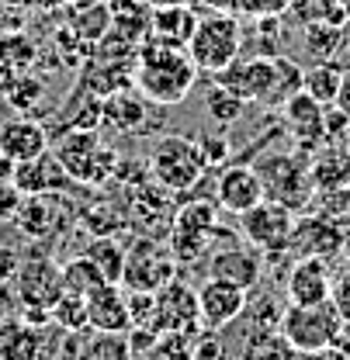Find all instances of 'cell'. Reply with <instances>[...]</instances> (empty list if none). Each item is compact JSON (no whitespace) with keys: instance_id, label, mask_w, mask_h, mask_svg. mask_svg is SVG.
Listing matches in <instances>:
<instances>
[{"instance_id":"11a10c76","label":"cell","mask_w":350,"mask_h":360,"mask_svg":"<svg viewBox=\"0 0 350 360\" xmlns=\"http://www.w3.org/2000/svg\"><path fill=\"white\" fill-rule=\"evenodd\" d=\"M347 326H350V322H347Z\"/></svg>"},{"instance_id":"74e56055","label":"cell","mask_w":350,"mask_h":360,"mask_svg":"<svg viewBox=\"0 0 350 360\" xmlns=\"http://www.w3.org/2000/svg\"><path fill=\"white\" fill-rule=\"evenodd\" d=\"M302 80H306V70L295 59L277 56V80H274V94H270V104L267 108H281L288 97H295L302 90Z\"/></svg>"},{"instance_id":"d4e9b609","label":"cell","mask_w":350,"mask_h":360,"mask_svg":"<svg viewBox=\"0 0 350 360\" xmlns=\"http://www.w3.org/2000/svg\"><path fill=\"white\" fill-rule=\"evenodd\" d=\"M108 14H111V28L118 35H125L139 45L142 39H149V18H153V7L146 0H111L108 4Z\"/></svg>"},{"instance_id":"4316f807","label":"cell","mask_w":350,"mask_h":360,"mask_svg":"<svg viewBox=\"0 0 350 360\" xmlns=\"http://www.w3.org/2000/svg\"><path fill=\"white\" fill-rule=\"evenodd\" d=\"M288 18L295 25H347L350 14L344 11V0H292Z\"/></svg>"},{"instance_id":"f35d334b","label":"cell","mask_w":350,"mask_h":360,"mask_svg":"<svg viewBox=\"0 0 350 360\" xmlns=\"http://www.w3.org/2000/svg\"><path fill=\"white\" fill-rule=\"evenodd\" d=\"M205 111L219 122V125H232V122H239L243 118V111H246V101H239L236 94H229L225 87H215L205 94Z\"/></svg>"},{"instance_id":"7dc6e473","label":"cell","mask_w":350,"mask_h":360,"mask_svg":"<svg viewBox=\"0 0 350 360\" xmlns=\"http://www.w3.org/2000/svg\"><path fill=\"white\" fill-rule=\"evenodd\" d=\"M344 115L350 118V73H344V84H340V94H337V101H333Z\"/></svg>"},{"instance_id":"d6a6232c","label":"cell","mask_w":350,"mask_h":360,"mask_svg":"<svg viewBox=\"0 0 350 360\" xmlns=\"http://www.w3.org/2000/svg\"><path fill=\"white\" fill-rule=\"evenodd\" d=\"M101 284H108V277H104V274L97 270V264L87 260L84 253L63 264V288H66V291H73V295H84V298H87L90 291H97Z\"/></svg>"},{"instance_id":"484cf974","label":"cell","mask_w":350,"mask_h":360,"mask_svg":"<svg viewBox=\"0 0 350 360\" xmlns=\"http://www.w3.org/2000/svg\"><path fill=\"white\" fill-rule=\"evenodd\" d=\"M239 360H302V354L281 336V329H254L239 350Z\"/></svg>"},{"instance_id":"e0dca14e","label":"cell","mask_w":350,"mask_h":360,"mask_svg":"<svg viewBox=\"0 0 350 360\" xmlns=\"http://www.w3.org/2000/svg\"><path fill=\"white\" fill-rule=\"evenodd\" d=\"M11 184L25 198H32V194H63L66 187H73V180L63 170V163L56 160L52 149L42 153V156H35V160H28V163H14Z\"/></svg>"},{"instance_id":"f1b7e54d","label":"cell","mask_w":350,"mask_h":360,"mask_svg":"<svg viewBox=\"0 0 350 360\" xmlns=\"http://www.w3.org/2000/svg\"><path fill=\"white\" fill-rule=\"evenodd\" d=\"M104 125H111L115 132H135L142 122H146V108L142 101L125 94H115V97H104V115H101Z\"/></svg>"},{"instance_id":"83f0119b","label":"cell","mask_w":350,"mask_h":360,"mask_svg":"<svg viewBox=\"0 0 350 360\" xmlns=\"http://www.w3.org/2000/svg\"><path fill=\"white\" fill-rule=\"evenodd\" d=\"M84 257L94 260L97 270H101L108 281L122 284V270H125V246L118 243V236H90Z\"/></svg>"},{"instance_id":"52a82bcc","label":"cell","mask_w":350,"mask_h":360,"mask_svg":"<svg viewBox=\"0 0 350 360\" xmlns=\"http://www.w3.org/2000/svg\"><path fill=\"white\" fill-rule=\"evenodd\" d=\"M177 277V260L170 253V243L160 236H139L132 246H125V270L122 284L129 291H160Z\"/></svg>"},{"instance_id":"ac0fdd59","label":"cell","mask_w":350,"mask_h":360,"mask_svg":"<svg viewBox=\"0 0 350 360\" xmlns=\"http://www.w3.org/2000/svg\"><path fill=\"white\" fill-rule=\"evenodd\" d=\"M87 319L94 333H132V315H129V295L108 281L97 291L87 295Z\"/></svg>"},{"instance_id":"681fc988","label":"cell","mask_w":350,"mask_h":360,"mask_svg":"<svg viewBox=\"0 0 350 360\" xmlns=\"http://www.w3.org/2000/svg\"><path fill=\"white\" fill-rule=\"evenodd\" d=\"M11 170H14V163L4 160V153H0V180H11Z\"/></svg>"},{"instance_id":"d6986e66","label":"cell","mask_w":350,"mask_h":360,"mask_svg":"<svg viewBox=\"0 0 350 360\" xmlns=\"http://www.w3.org/2000/svg\"><path fill=\"white\" fill-rule=\"evenodd\" d=\"M0 153L11 163H28L49 153V132L32 118H7L0 125Z\"/></svg>"},{"instance_id":"ba28073f","label":"cell","mask_w":350,"mask_h":360,"mask_svg":"<svg viewBox=\"0 0 350 360\" xmlns=\"http://www.w3.org/2000/svg\"><path fill=\"white\" fill-rule=\"evenodd\" d=\"M274 80H277V56H236L222 73H215V84L246 104H270Z\"/></svg>"},{"instance_id":"c3c4849f","label":"cell","mask_w":350,"mask_h":360,"mask_svg":"<svg viewBox=\"0 0 350 360\" xmlns=\"http://www.w3.org/2000/svg\"><path fill=\"white\" fill-rule=\"evenodd\" d=\"M198 4L201 11H232V0H191Z\"/></svg>"},{"instance_id":"d590c367","label":"cell","mask_w":350,"mask_h":360,"mask_svg":"<svg viewBox=\"0 0 350 360\" xmlns=\"http://www.w3.org/2000/svg\"><path fill=\"white\" fill-rule=\"evenodd\" d=\"M80 343H84V333H70V329H59V326H45L42 350H39L35 360H77Z\"/></svg>"},{"instance_id":"277c9868","label":"cell","mask_w":350,"mask_h":360,"mask_svg":"<svg viewBox=\"0 0 350 360\" xmlns=\"http://www.w3.org/2000/svg\"><path fill=\"white\" fill-rule=\"evenodd\" d=\"M56 160L63 163V170L70 174L73 184H84V187H101L108 184L115 167H118V153L101 142V135L94 129H73L56 142Z\"/></svg>"},{"instance_id":"7a4b0ae2","label":"cell","mask_w":350,"mask_h":360,"mask_svg":"<svg viewBox=\"0 0 350 360\" xmlns=\"http://www.w3.org/2000/svg\"><path fill=\"white\" fill-rule=\"evenodd\" d=\"M146 167H149V180L160 184L170 194L194 191L208 174V163H205V153H201L198 139H187V135L177 132L160 135L153 142Z\"/></svg>"},{"instance_id":"5b68a950","label":"cell","mask_w":350,"mask_h":360,"mask_svg":"<svg viewBox=\"0 0 350 360\" xmlns=\"http://www.w3.org/2000/svg\"><path fill=\"white\" fill-rule=\"evenodd\" d=\"M215 239H219V205L215 201L194 198V201L180 205L174 212L167 243H170L177 267L180 264H198L212 250Z\"/></svg>"},{"instance_id":"603a6c76","label":"cell","mask_w":350,"mask_h":360,"mask_svg":"<svg viewBox=\"0 0 350 360\" xmlns=\"http://www.w3.org/2000/svg\"><path fill=\"white\" fill-rule=\"evenodd\" d=\"M194 25H198L194 4H167V7H153V18H149V39L187 49L191 35H194Z\"/></svg>"},{"instance_id":"7402d4cb","label":"cell","mask_w":350,"mask_h":360,"mask_svg":"<svg viewBox=\"0 0 350 360\" xmlns=\"http://www.w3.org/2000/svg\"><path fill=\"white\" fill-rule=\"evenodd\" d=\"M340 246H344V232L330 219H302V222H295L292 243H288V250H295L299 257H319V260L340 253Z\"/></svg>"},{"instance_id":"8992f818","label":"cell","mask_w":350,"mask_h":360,"mask_svg":"<svg viewBox=\"0 0 350 360\" xmlns=\"http://www.w3.org/2000/svg\"><path fill=\"white\" fill-rule=\"evenodd\" d=\"M344 326H347V322H344L340 309L333 305V298L323 302V305H288V309L281 312V322H277L281 336H285L299 354H312V350L333 347V343L340 340Z\"/></svg>"},{"instance_id":"60d3db41","label":"cell","mask_w":350,"mask_h":360,"mask_svg":"<svg viewBox=\"0 0 350 360\" xmlns=\"http://www.w3.org/2000/svg\"><path fill=\"white\" fill-rule=\"evenodd\" d=\"M39 97H42V84H39V80H14V87L7 90V101H11L18 111L32 108Z\"/></svg>"},{"instance_id":"9a60e30c","label":"cell","mask_w":350,"mask_h":360,"mask_svg":"<svg viewBox=\"0 0 350 360\" xmlns=\"http://www.w3.org/2000/svg\"><path fill=\"white\" fill-rule=\"evenodd\" d=\"M156 326L160 333H194L201 326L198 291L184 281H170L156 291Z\"/></svg>"},{"instance_id":"e575fe53","label":"cell","mask_w":350,"mask_h":360,"mask_svg":"<svg viewBox=\"0 0 350 360\" xmlns=\"http://www.w3.org/2000/svg\"><path fill=\"white\" fill-rule=\"evenodd\" d=\"M52 326L70 329V333H87L90 329L87 298H84V295H73V291H63L59 302L52 305Z\"/></svg>"},{"instance_id":"4dcf8cb0","label":"cell","mask_w":350,"mask_h":360,"mask_svg":"<svg viewBox=\"0 0 350 360\" xmlns=\"http://www.w3.org/2000/svg\"><path fill=\"white\" fill-rule=\"evenodd\" d=\"M344 45H347V25H308L306 28V49L308 56H315V63H333Z\"/></svg>"},{"instance_id":"f546056e","label":"cell","mask_w":350,"mask_h":360,"mask_svg":"<svg viewBox=\"0 0 350 360\" xmlns=\"http://www.w3.org/2000/svg\"><path fill=\"white\" fill-rule=\"evenodd\" d=\"M77 360H135V350L125 333H94L80 343Z\"/></svg>"},{"instance_id":"cb8c5ba5","label":"cell","mask_w":350,"mask_h":360,"mask_svg":"<svg viewBox=\"0 0 350 360\" xmlns=\"http://www.w3.org/2000/svg\"><path fill=\"white\" fill-rule=\"evenodd\" d=\"M45 329L25 322L21 315H4L0 319V357L7 360H35L42 350Z\"/></svg>"},{"instance_id":"836d02e7","label":"cell","mask_w":350,"mask_h":360,"mask_svg":"<svg viewBox=\"0 0 350 360\" xmlns=\"http://www.w3.org/2000/svg\"><path fill=\"white\" fill-rule=\"evenodd\" d=\"M80 225H87L90 236H115L118 229H125L129 219H125V212L122 208H115L111 201H94L87 208H80Z\"/></svg>"},{"instance_id":"1f68e13d","label":"cell","mask_w":350,"mask_h":360,"mask_svg":"<svg viewBox=\"0 0 350 360\" xmlns=\"http://www.w3.org/2000/svg\"><path fill=\"white\" fill-rule=\"evenodd\" d=\"M340 84H344V70L337 63H315L306 70V80H302V90L308 97H315L319 104H333L337 94H340Z\"/></svg>"},{"instance_id":"44dd1931","label":"cell","mask_w":350,"mask_h":360,"mask_svg":"<svg viewBox=\"0 0 350 360\" xmlns=\"http://www.w3.org/2000/svg\"><path fill=\"white\" fill-rule=\"evenodd\" d=\"M70 219V208L59 194H32L21 201V212L14 222L21 225L32 239H49L59 225Z\"/></svg>"},{"instance_id":"9c48e42d","label":"cell","mask_w":350,"mask_h":360,"mask_svg":"<svg viewBox=\"0 0 350 360\" xmlns=\"http://www.w3.org/2000/svg\"><path fill=\"white\" fill-rule=\"evenodd\" d=\"M261 180H263V194L285 208H302L312 194V170L299 156H288V153H274L261 163Z\"/></svg>"},{"instance_id":"8d00e7d4","label":"cell","mask_w":350,"mask_h":360,"mask_svg":"<svg viewBox=\"0 0 350 360\" xmlns=\"http://www.w3.org/2000/svg\"><path fill=\"white\" fill-rule=\"evenodd\" d=\"M149 360H194V333H160L146 350Z\"/></svg>"},{"instance_id":"f6af8a7d","label":"cell","mask_w":350,"mask_h":360,"mask_svg":"<svg viewBox=\"0 0 350 360\" xmlns=\"http://www.w3.org/2000/svg\"><path fill=\"white\" fill-rule=\"evenodd\" d=\"M21 253L14 250V246H4L0 243V284H14V277H18V270H21Z\"/></svg>"},{"instance_id":"7c38bea8","label":"cell","mask_w":350,"mask_h":360,"mask_svg":"<svg viewBox=\"0 0 350 360\" xmlns=\"http://www.w3.org/2000/svg\"><path fill=\"white\" fill-rule=\"evenodd\" d=\"M246 305H250V291H243L229 281L205 277L201 288H198V315H201V326L208 333H219L225 326H232L246 312Z\"/></svg>"},{"instance_id":"f5cc1de1","label":"cell","mask_w":350,"mask_h":360,"mask_svg":"<svg viewBox=\"0 0 350 360\" xmlns=\"http://www.w3.org/2000/svg\"><path fill=\"white\" fill-rule=\"evenodd\" d=\"M347 146H350V129H347Z\"/></svg>"},{"instance_id":"3957f363","label":"cell","mask_w":350,"mask_h":360,"mask_svg":"<svg viewBox=\"0 0 350 360\" xmlns=\"http://www.w3.org/2000/svg\"><path fill=\"white\" fill-rule=\"evenodd\" d=\"M239 49H243V25L232 11H205L187 42L198 73H208V77L222 73L239 56Z\"/></svg>"},{"instance_id":"4fadbf2b","label":"cell","mask_w":350,"mask_h":360,"mask_svg":"<svg viewBox=\"0 0 350 360\" xmlns=\"http://www.w3.org/2000/svg\"><path fill=\"white\" fill-rule=\"evenodd\" d=\"M208 277H219V281H229L243 291L257 288L263 277V253L257 246H250L246 239H236L222 250H212L208 257Z\"/></svg>"},{"instance_id":"816d5d0a","label":"cell","mask_w":350,"mask_h":360,"mask_svg":"<svg viewBox=\"0 0 350 360\" xmlns=\"http://www.w3.org/2000/svg\"><path fill=\"white\" fill-rule=\"evenodd\" d=\"M70 4H84V0H70Z\"/></svg>"},{"instance_id":"b9f144b4","label":"cell","mask_w":350,"mask_h":360,"mask_svg":"<svg viewBox=\"0 0 350 360\" xmlns=\"http://www.w3.org/2000/svg\"><path fill=\"white\" fill-rule=\"evenodd\" d=\"M198 146H201L208 167H225V160H229V142H225V135H198Z\"/></svg>"},{"instance_id":"ee69618b","label":"cell","mask_w":350,"mask_h":360,"mask_svg":"<svg viewBox=\"0 0 350 360\" xmlns=\"http://www.w3.org/2000/svg\"><path fill=\"white\" fill-rule=\"evenodd\" d=\"M194 360H229L225 347H222L219 333H205V336H194Z\"/></svg>"},{"instance_id":"db71d44e","label":"cell","mask_w":350,"mask_h":360,"mask_svg":"<svg viewBox=\"0 0 350 360\" xmlns=\"http://www.w3.org/2000/svg\"><path fill=\"white\" fill-rule=\"evenodd\" d=\"M0 360H7V357H0Z\"/></svg>"},{"instance_id":"6da1fadb","label":"cell","mask_w":350,"mask_h":360,"mask_svg":"<svg viewBox=\"0 0 350 360\" xmlns=\"http://www.w3.org/2000/svg\"><path fill=\"white\" fill-rule=\"evenodd\" d=\"M198 80V66L191 59L187 49L167 45L156 39H142L139 56H135V90L156 104V108H174L180 101H187V94L194 90Z\"/></svg>"},{"instance_id":"ab89813d","label":"cell","mask_w":350,"mask_h":360,"mask_svg":"<svg viewBox=\"0 0 350 360\" xmlns=\"http://www.w3.org/2000/svg\"><path fill=\"white\" fill-rule=\"evenodd\" d=\"M32 59H35V45L28 42V35H7V39H0V66L18 70V66H28Z\"/></svg>"},{"instance_id":"8fae6325","label":"cell","mask_w":350,"mask_h":360,"mask_svg":"<svg viewBox=\"0 0 350 360\" xmlns=\"http://www.w3.org/2000/svg\"><path fill=\"white\" fill-rule=\"evenodd\" d=\"M63 264H56L52 257L45 253H28L21 260V270L14 277V298L25 305V309H49L59 302L63 295Z\"/></svg>"},{"instance_id":"f907efd6","label":"cell","mask_w":350,"mask_h":360,"mask_svg":"<svg viewBox=\"0 0 350 360\" xmlns=\"http://www.w3.org/2000/svg\"><path fill=\"white\" fill-rule=\"evenodd\" d=\"M149 7H167V4H191V0H146Z\"/></svg>"},{"instance_id":"bcb514c9","label":"cell","mask_w":350,"mask_h":360,"mask_svg":"<svg viewBox=\"0 0 350 360\" xmlns=\"http://www.w3.org/2000/svg\"><path fill=\"white\" fill-rule=\"evenodd\" d=\"M302 360H347V354H340V347H326V350H312V354H302Z\"/></svg>"},{"instance_id":"5bb4252c","label":"cell","mask_w":350,"mask_h":360,"mask_svg":"<svg viewBox=\"0 0 350 360\" xmlns=\"http://www.w3.org/2000/svg\"><path fill=\"white\" fill-rule=\"evenodd\" d=\"M263 198V180L257 167L250 163H225L219 180H215V205L229 215H243L254 205H261Z\"/></svg>"},{"instance_id":"7bdbcfd3","label":"cell","mask_w":350,"mask_h":360,"mask_svg":"<svg viewBox=\"0 0 350 360\" xmlns=\"http://www.w3.org/2000/svg\"><path fill=\"white\" fill-rule=\"evenodd\" d=\"M292 0H232V7L239 14H250V18H263V14H285Z\"/></svg>"},{"instance_id":"30bf717a","label":"cell","mask_w":350,"mask_h":360,"mask_svg":"<svg viewBox=\"0 0 350 360\" xmlns=\"http://www.w3.org/2000/svg\"><path fill=\"white\" fill-rule=\"evenodd\" d=\"M292 229H295V212L263 198L261 205H254L250 212L239 215V236L257 246L261 253H281L292 243Z\"/></svg>"},{"instance_id":"2e32d148","label":"cell","mask_w":350,"mask_h":360,"mask_svg":"<svg viewBox=\"0 0 350 360\" xmlns=\"http://www.w3.org/2000/svg\"><path fill=\"white\" fill-rule=\"evenodd\" d=\"M285 298L288 305H323L333 298V277L326 260L319 257H299L288 277H285Z\"/></svg>"},{"instance_id":"ffe728a7","label":"cell","mask_w":350,"mask_h":360,"mask_svg":"<svg viewBox=\"0 0 350 360\" xmlns=\"http://www.w3.org/2000/svg\"><path fill=\"white\" fill-rule=\"evenodd\" d=\"M285 125L302 146H312L319 139H326V104H319L315 97H308L306 90H299L295 97H288L281 104Z\"/></svg>"}]
</instances>
